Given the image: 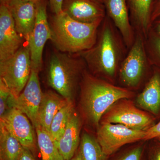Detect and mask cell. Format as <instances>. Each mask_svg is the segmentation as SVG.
Wrapping results in <instances>:
<instances>
[{"instance_id": "6da1fadb", "label": "cell", "mask_w": 160, "mask_h": 160, "mask_svg": "<svg viewBox=\"0 0 160 160\" xmlns=\"http://www.w3.org/2000/svg\"><path fill=\"white\" fill-rule=\"evenodd\" d=\"M99 28L94 46L78 54L93 75L113 84L121 63L126 57L127 47L107 16Z\"/></svg>"}, {"instance_id": "7a4b0ae2", "label": "cell", "mask_w": 160, "mask_h": 160, "mask_svg": "<svg viewBox=\"0 0 160 160\" xmlns=\"http://www.w3.org/2000/svg\"><path fill=\"white\" fill-rule=\"evenodd\" d=\"M80 107L86 121L98 126L103 114L118 100L130 99L134 92L84 71L80 83Z\"/></svg>"}, {"instance_id": "3957f363", "label": "cell", "mask_w": 160, "mask_h": 160, "mask_svg": "<svg viewBox=\"0 0 160 160\" xmlns=\"http://www.w3.org/2000/svg\"><path fill=\"white\" fill-rule=\"evenodd\" d=\"M102 22H81L62 12L54 14L50 19L51 41L59 51L79 54L94 46Z\"/></svg>"}, {"instance_id": "277c9868", "label": "cell", "mask_w": 160, "mask_h": 160, "mask_svg": "<svg viewBox=\"0 0 160 160\" xmlns=\"http://www.w3.org/2000/svg\"><path fill=\"white\" fill-rule=\"evenodd\" d=\"M86 65L79 54L56 49L49 58L47 67L48 85L65 99L73 102Z\"/></svg>"}, {"instance_id": "5b68a950", "label": "cell", "mask_w": 160, "mask_h": 160, "mask_svg": "<svg viewBox=\"0 0 160 160\" xmlns=\"http://www.w3.org/2000/svg\"><path fill=\"white\" fill-rule=\"evenodd\" d=\"M134 42L122 61L119 69L120 82L125 88L135 89L142 82L149 64L142 34L136 31Z\"/></svg>"}, {"instance_id": "8992f818", "label": "cell", "mask_w": 160, "mask_h": 160, "mask_svg": "<svg viewBox=\"0 0 160 160\" xmlns=\"http://www.w3.org/2000/svg\"><path fill=\"white\" fill-rule=\"evenodd\" d=\"M31 72V58L28 45L22 46L12 57L0 61V80L14 98L23 91Z\"/></svg>"}, {"instance_id": "52a82bcc", "label": "cell", "mask_w": 160, "mask_h": 160, "mask_svg": "<svg viewBox=\"0 0 160 160\" xmlns=\"http://www.w3.org/2000/svg\"><path fill=\"white\" fill-rule=\"evenodd\" d=\"M152 114L141 110L129 99L118 100L103 114L100 123L119 124L135 130L146 131L155 125Z\"/></svg>"}, {"instance_id": "ba28073f", "label": "cell", "mask_w": 160, "mask_h": 160, "mask_svg": "<svg viewBox=\"0 0 160 160\" xmlns=\"http://www.w3.org/2000/svg\"><path fill=\"white\" fill-rule=\"evenodd\" d=\"M97 139L109 157L126 144L144 140L146 131L135 130L119 124L100 123Z\"/></svg>"}, {"instance_id": "9c48e42d", "label": "cell", "mask_w": 160, "mask_h": 160, "mask_svg": "<svg viewBox=\"0 0 160 160\" xmlns=\"http://www.w3.org/2000/svg\"><path fill=\"white\" fill-rule=\"evenodd\" d=\"M52 33L48 22L47 4L42 0L36 4V18L28 41L31 70L39 72L42 67L43 52L46 42L52 39Z\"/></svg>"}, {"instance_id": "30bf717a", "label": "cell", "mask_w": 160, "mask_h": 160, "mask_svg": "<svg viewBox=\"0 0 160 160\" xmlns=\"http://www.w3.org/2000/svg\"><path fill=\"white\" fill-rule=\"evenodd\" d=\"M38 72L31 70L29 81L16 98L12 96L10 105L24 113L31 122L34 129L41 126L39 120V109L43 92L40 86Z\"/></svg>"}, {"instance_id": "8fae6325", "label": "cell", "mask_w": 160, "mask_h": 160, "mask_svg": "<svg viewBox=\"0 0 160 160\" xmlns=\"http://www.w3.org/2000/svg\"><path fill=\"white\" fill-rule=\"evenodd\" d=\"M27 116L16 108H12L0 118L10 132L25 149L32 153L35 152L37 140L36 139L34 127Z\"/></svg>"}, {"instance_id": "7c38bea8", "label": "cell", "mask_w": 160, "mask_h": 160, "mask_svg": "<svg viewBox=\"0 0 160 160\" xmlns=\"http://www.w3.org/2000/svg\"><path fill=\"white\" fill-rule=\"evenodd\" d=\"M22 38L17 31L8 6L0 5V61L15 54L22 46Z\"/></svg>"}, {"instance_id": "4fadbf2b", "label": "cell", "mask_w": 160, "mask_h": 160, "mask_svg": "<svg viewBox=\"0 0 160 160\" xmlns=\"http://www.w3.org/2000/svg\"><path fill=\"white\" fill-rule=\"evenodd\" d=\"M104 5L106 16L119 32L127 48L132 46L135 38L131 24L127 0H106Z\"/></svg>"}, {"instance_id": "5bb4252c", "label": "cell", "mask_w": 160, "mask_h": 160, "mask_svg": "<svg viewBox=\"0 0 160 160\" xmlns=\"http://www.w3.org/2000/svg\"><path fill=\"white\" fill-rule=\"evenodd\" d=\"M62 10L71 18L82 23L102 22L106 16L104 4L93 0H64Z\"/></svg>"}, {"instance_id": "9a60e30c", "label": "cell", "mask_w": 160, "mask_h": 160, "mask_svg": "<svg viewBox=\"0 0 160 160\" xmlns=\"http://www.w3.org/2000/svg\"><path fill=\"white\" fill-rule=\"evenodd\" d=\"M7 6L14 20L17 31L28 42L35 23L36 5L24 0H11Z\"/></svg>"}, {"instance_id": "2e32d148", "label": "cell", "mask_w": 160, "mask_h": 160, "mask_svg": "<svg viewBox=\"0 0 160 160\" xmlns=\"http://www.w3.org/2000/svg\"><path fill=\"white\" fill-rule=\"evenodd\" d=\"M81 122L74 108L69 116L66 129L57 145L65 160H70L74 156L79 145Z\"/></svg>"}, {"instance_id": "e0dca14e", "label": "cell", "mask_w": 160, "mask_h": 160, "mask_svg": "<svg viewBox=\"0 0 160 160\" xmlns=\"http://www.w3.org/2000/svg\"><path fill=\"white\" fill-rule=\"evenodd\" d=\"M156 0H127L131 22L137 32L147 38L152 26L151 16Z\"/></svg>"}, {"instance_id": "ac0fdd59", "label": "cell", "mask_w": 160, "mask_h": 160, "mask_svg": "<svg viewBox=\"0 0 160 160\" xmlns=\"http://www.w3.org/2000/svg\"><path fill=\"white\" fill-rule=\"evenodd\" d=\"M138 106L153 115L160 113V72L152 73L145 88L136 99Z\"/></svg>"}, {"instance_id": "d6986e66", "label": "cell", "mask_w": 160, "mask_h": 160, "mask_svg": "<svg viewBox=\"0 0 160 160\" xmlns=\"http://www.w3.org/2000/svg\"><path fill=\"white\" fill-rule=\"evenodd\" d=\"M70 101H67L58 92L48 90L43 93L39 109L40 125L49 132L55 116L63 106Z\"/></svg>"}, {"instance_id": "ffe728a7", "label": "cell", "mask_w": 160, "mask_h": 160, "mask_svg": "<svg viewBox=\"0 0 160 160\" xmlns=\"http://www.w3.org/2000/svg\"><path fill=\"white\" fill-rule=\"evenodd\" d=\"M24 147L0 121L1 160H16Z\"/></svg>"}, {"instance_id": "44dd1931", "label": "cell", "mask_w": 160, "mask_h": 160, "mask_svg": "<svg viewBox=\"0 0 160 160\" xmlns=\"http://www.w3.org/2000/svg\"><path fill=\"white\" fill-rule=\"evenodd\" d=\"M35 129L42 160H65L50 133L41 126Z\"/></svg>"}, {"instance_id": "7402d4cb", "label": "cell", "mask_w": 160, "mask_h": 160, "mask_svg": "<svg viewBox=\"0 0 160 160\" xmlns=\"http://www.w3.org/2000/svg\"><path fill=\"white\" fill-rule=\"evenodd\" d=\"M79 152L82 160H106L108 157L97 138L87 133H83L81 138Z\"/></svg>"}, {"instance_id": "603a6c76", "label": "cell", "mask_w": 160, "mask_h": 160, "mask_svg": "<svg viewBox=\"0 0 160 160\" xmlns=\"http://www.w3.org/2000/svg\"><path fill=\"white\" fill-rule=\"evenodd\" d=\"M73 109V102H68L60 109L52 119L49 133L56 142H58L64 133L69 116Z\"/></svg>"}, {"instance_id": "cb8c5ba5", "label": "cell", "mask_w": 160, "mask_h": 160, "mask_svg": "<svg viewBox=\"0 0 160 160\" xmlns=\"http://www.w3.org/2000/svg\"><path fill=\"white\" fill-rule=\"evenodd\" d=\"M146 52L150 63H160V36L150 29L145 38Z\"/></svg>"}, {"instance_id": "d4e9b609", "label": "cell", "mask_w": 160, "mask_h": 160, "mask_svg": "<svg viewBox=\"0 0 160 160\" xmlns=\"http://www.w3.org/2000/svg\"><path fill=\"white\" fill-rule=\"evenodd\" d=\"M145 145L139 144L126 149L113 160H144Z\"/></svg>"}, {"instance_id": "484cf974", "label": "cell", "mask_w": 160, "mask_h": 160, "mask_svg": "<svg viewBox=\"0 0 160 160\" xmlns=\"http://www.w3.org/2000/svg\"><path fill=\"white\" fill-rule=\"evenodd\" d=\"M12 96L7 86L0 80V117H3L11 109L10 102Z\"/></svg>"}, {"instance_id": "4316f807", "label": "cell", "mask_w": 160, "mask_h": 160, "mask_svg": "<svg viewBox=\"0 0 160 160\" xmlns=\"http://www.w3.org/2000/svg\"><path fill=\"white\" fill-rule=\"evenodd\" d=\"M160 136V121L146 131L144 140L156 139Z\"/></svg>"}, {"instance_id": "83f0119b", "label": "cell", "mask_w": 160, "mask_h": 160, "mask_svg": "<svg viewBox=\"0 0 160 160\" xmlns=\"http://www.w3.org/2000/svg\"><path fill=\"white\" fill-rule=\"evenodd\" d=\"M51 11L54 14H58L62 12V7L64 0H48Z\"/></svg>"}, {"instance_id": "f1b7e54d", "label": "cell", "mask_w": 160, "mask_h": 160, "mask_svg": "<svg viewBox=\"0 0 160 160\" xmlns=\"http://www.w3.org/2000/svg\"><path fill=\"white\" fill-rule=\"evenodd\" d=\"M148 160H160V143H157L150 148Z\"/></svg>"}, {"instance_id": "f546056e", "label": "cell", "mask_w": 160, "mask_h": 160, "mask_svg": "<svg viewBox=\"0 0 160 160\" xmlns=\"http://www.w3.org/2000/svg\"><path fill=\"white\" fill-rule=\"evenodd\" d=\"M16 160H35V159L32 152L28 149L24 148Z\"/></svg>"}, {"instance_id": "4dcf8cb0", "label": "cell", "mask_w": 160, "mask_h": 160, "mask_svg": "<svg viewBox=\"0 0 160 160\" xmlns=\"http://www.w3.org/2000/svg\"><path fill=\"white\" fill-rule=\"evenodd\" d=\"M160 17V0H156L155 2L152 13L151 22L155 21Z\"/></svg>"}, {"instance_id": "1f68e13d", "label": "cell", "mask_w": 160, "mask_h": 160, "mask_svg": "<svg viewBox=\"0 0 160 160\" xmlns=\"http://www.w3.org/2000/svg\"><path fill=\"white\" fill-rule=\"evenodd\" d=\"M152 24H154V32L160 36V17L153 21Z\"/></svg>"}, {"instance_id": "d6a6232c", "label": "cell", "mask_w": 160, "mask_h": 160, "mask_svg": "<svg viewBox=\"0 0 160 160\" xmlns=\"http://www.w3.org/2000/svg\"><path fill=\"white\" fill-rule=\"evenodd\" d=\"M70 160H82V158H81V155H80L79 151L73 157V158Z\"/></svg>"}, {"instance_id": "836d02e7", "label": "cell", "mask_w": 160, "mask_h": 160, "mask_svg": "<svg viewBox=\"0 0 160 160\" xmlns=\"http://www.w3.org/2000/svg\"><path fill=\"white\" fill-rule=\"evenodd\" d=\"M11 0H0L1 5L8 6Z\"/></svg>"}, {"instance_id": "e575fe53", "label": "cell", "mask_w": 160, "mask_h": 160, "mask_svg": "<svg viewBox=\"0 0 160 160\" xmlns=\"http://www.w3.org/2000/svg\"><path fill=\"white\" fill-rule=\"evenodd\" d=\"M24 1L32 2L34 3V4H35L36 5V4H38V3L40 2L41 1H42V0H24Z\"/></svg>"}, {"instance_id": "d590c367", "label": "cell", "mask_w": 160, "mask_h": 160, "mask_svg": "<svg viewBox=\"0 0 160 160\" xmlns=\"http://www.w3.org/2000/svg\"><path fill=\"white\" fill-rule=\"evenodd\" d=\"M93 1H96V2H99L100 3H102V4H104V2L106 0H93Z\"/></svg>"}, {"instance_id": "8d00e7d4", "label": "cell", "mask_w": 160, "mask_h": 160, "mask_svg": "<svg viewBox=\"0 0 160 160\" xmlns=\"http://www.w3.org/2000/svg\"><path fill=\"white\" fill-rule=\"evenodd\" d=\"M156 139L158 140V141L159 142H160V136L159 137L157 138Z\"/></svg>"}]
</instances>
